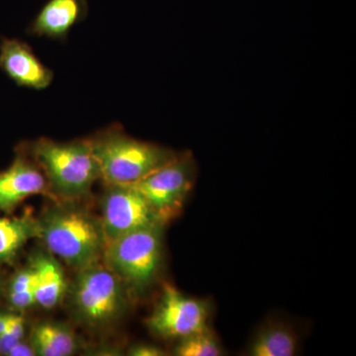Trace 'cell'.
I'll return each instance as SVG.
<instances>
[{
    "label": "cell",
    "instance_id": "5b68a950",
    "mask_svg": "<svg viewBox=\"0 0 356 356\" xmlns=\"http://www.w3.org/2000/svg\"><path fill=\"white\" fill-rule=\"evenodd\" d=\"M123 281L107 266L79 269L72 287V303L81 321L92 327L104 325L118 317L125 307Z\"/></svg>",
    "mask_w": 356,
    "mask_h": 356
},
{
    "label": "cell",
    "instance_id": "7a4b0ae2",
    "mask_svg": "<svg viewBox=\"0 0 356 356\" xmlns=\"http://www.w3.org/2000/svg\"><path fill=\"white\" fill-rule=\"evenodd\" d=\"M107 184H133L172 161L177 153L168 147L130 137L112 125L89 139Z\"/></svg>",
    "mask_w": 356,
    "mask_h": 356
},
{
    "label": "cell",
    "instance_id": "30bf717a",
    "mask_svg": "<svg viewBox=\"0 0 356 356\" xmlns=\"http://www.w3.org/2000/svg\"><path fill=\"white\" fill-rule=\"evenodd\" d=\"M46 187V177L37 161L28 158L26 149L21 151L13 165L0 172V210L8 212Z\"/></svg>",
    "mask_w": 356,
    "mask_h": 356
},
{
    "label": "cell",
    "instance_id": "3957f363",
    "mask_svg": "<svg viewBox=\"0 0 356 356\" xmlns=\"http://www.w3.org/2000/svg\"><path fill=\"white\" fill-rule=\"evenodd\" d=\"M47 184L58 195L67 199L81 197L102 178L89 139L58 143L42 138L29 147Z\"/></svg>",
    "mask_w": 356,
    "mask_h": 356
},
{
    "label": "cell",
    "instance_id": "277c9868",
    "mask_svg": "<svg viewBox=\"0 0 356 356\" xmlns=\"http://www.w3.org/2000/svg\"><path fill=\"white\" fill-rule=\"evenodd\" d=\"M163 227L156 224L136 229L105 247L106 266L135 293L146 291L158 277L163 262Z\"/></svg>",
    "mask_w": 356,
    "mask_h": 356
},
{
    "label": "cell",
    "instance_id": "6da1fadb",
    "mask_svg": "<svg viewBox=\"0 0 356 356\" xmlns=\"http://www.w3.org/2000/svg\"><path fill=\"white\" fill-rule=\"evenodd\" d=\"M38 222L39 236L49 250L79 270L97 264L104 254L102 220L79 206H55Z\"/></svg>",
    "mask_w": 356,
    "mask_h": 356
},
{
    "label": "cell",
    "instance_id": "7c38bea8",
    "mask_svg": "<svg viewBox=\"0 0 356 356\" xmlns=\"http://www.w3.org/2000/svg\"><path fill=\"white\" fill-rule=\"evenodd\" d=\"M30 267L34 276L36 304L44 309L57 306L67 287L62 267L55 259L43 252L35 255Z\"/></svg>",
    "mask_w": 356,
    "mask_h": 356
},
{
    "label": "cell",
    "instance_id": "d6986e66",
    "mask_svg": "<svg viewBox=\"0 0 356 356\" xmlns=\"http://www.w3.org/2000/svg\"><path fill=\"white\" fill-rule=\"evenodd\" d=\"M129 355L133 356H161L165 355L163 350L151 344H136L130 350Z\"/></svg>",
    "mask_w": 356,
    "mask_h": 356
},
{
    "label": "cell",
    "instance_id": "4fadbf2b",
    "mask_svg": "<svg viewBox=\"0 0 356 356\" xmlns=\"http://www.w3.org/2000/svg\"><path fill=\"white\" fill-rule=\"evenodd\" d=\"M298 341L294 331L283 323H269L252 339L248 355L250 356H293Z\"/></svg>",
    "mask_w": 356,
    "mask_h": 356
},
{
    "label": "cell",
    "instance_id": "2e32d148",
    "mask_svg": "<svg viewBox=\"0 0 356 356\" xmlns=\"http://www.w3.org/2000/svg\"><path fill=\"white\" fill-rule=\"evenodd\" d=\"M175 350L177 356H221L224 355L221 343L210 327L179 339Z\"/></svg>",
    "mask_w": 356,
    "mask_h": 356
},
{
    "label": "cell",
    "instance_id": "8fae6325",
    "mask_svg": "<svg viewBox=\"0 0 356 356\" xmlns=\"http://www.w3.org/2000/svg\"><path fill=\"white\" fill-rule=\"evenodd\" d=\"M88 0H48L28 27V34L64 42L74 26L86 19Z\"/></svg>",
    "mask_w": 356,
    "mask_h": 356
},
{
    "label": "cell",
    "instance_id": "44dd1931",
    "mask_svg": "<svg viewBox=\"0 0 356 356\" xmlns=\"http://www.w3.org/2000/svg\"><path fill=\"white\" fill-rule=\"evenodd\" d=\"M17 341H19L8 331H6L3 334H0V353L8 355L9 350L13 348L14 344L17 343Z\"/></svg>",
    "mask_w": 356,
    "mask_h": 356
},
{
    "label": "cell",
    "instance_id": "5bb4252c",
    "mask_svg": "<svg viewBox=\"0 0 356 356\" xmlns=\"http://www.w3.org/2000/svg\"><path fill=\"white\" fill-rule=\"evenodd\" d=\"M31 346L40 356H69L77 348L74 334L64 325L53 323H43L33 329Z\"/></svg>",
    "mask_w": 356,
    "mask_h": 356
},
{
    "label": "cell",
    "instance_id": "e0dca14e",
    "mask_svg": "<svg viewBox=\"0 0 356 356\" xmlns=\"http://www.w3.org/2000/svg\"><path fill=\"white\" fill-rule=\"evenodd\" d=\"M9 300L14 308L18 310H24L36 304L34 276L31 267L23 269L16 274L11 282Z\"/></svg>",
    "mask_w": 356,
    "mask_h": 356
},
{
    "label": "cell",
    "instance_id": "8992f818",
    "mask_svg": "<svg viewBox=\"0 0 356 356\" xmlns=\"http://www.w3.org/2000/svg\"><path fill=\"white\" fill-rule=\"evenodd\" d=\"M196 170L195 159L185 152L131 185L142 194L156 215L168 222L184 208L195 181Z\"/></svg>",
    "mask_w": 356,
    "mask_h": 356
},
{
    "label": "cell",
    "instance_id": "ba28073f",
    "mask_svg": "<svg viewBox=\"0 0 356 356\" xmlns=\"http://www.w3.org/2000/svg\"><path fill=\"white\" fill-rule=\"evenodd\" d=\"M102 198V224L107 243L156 224H166L131 184H107Z\"/></svg>",
    "mask_w": 356,
    "mask_h": 356
},
{
    "label": "cell",
    "instance_id": "ffe728a7",
    "mask_svg": "<svg viewBox=\"0 0 356 356\" xmlns=\"http://www.w3.org/2000/svg\"><path fill=\"white\" fill-rule=\"evenodd\" d=\"M8 355L11 356H33L36 355L34 350H33L31 344L24 343V341H17L10 350Z\"/></svg>",
    "mask_w": 356,
    "mask_h": 356
},
{
    "label": "cell",
    "instance_id": "52a82bcc",
    "mask_svg": "<svg viewBox=\"0 0 356 356\" xmlns=\"http://www.w3.org/2000/svg\"><path fill=\"white\" fill-rule=\"evenodd\" d=\"M210 303L193 298L165 284L163 294L147 324L156 336L168 339H181L208 329Z\"/></svg>",
    "mask_w": 356,
    "mask_h": 356
},
{
    "label": "cell",
    "instance_id": "9c48e42d",
    "mask_svg": "<svg viewBox=\"0 0 356 356\" xmlns=\"http://www.w3.org/2000/svg\"><path fill=\"white\" fill-rule=\"evenodd\" d=\"M0 70L16 86L32 90H44L54 81L53 70L37 57L30 44L18 39L1 37Z\"/></svg>",
    "mask_w": 356,
    "mask_h": 356
},
{
    "label": "cell",
    "instance_id": "9a60e30c",
    "mask_svg": "<svg viewBox=\"0 0 356 356\" xmlns=\"http://www.w3.org/2000/svg\"><path fill=\"white\" fill-rule=\"evenodd\" d=\"M35 236H39V222L31 217H0V262L13 259Z\"/></svg>",
    "mask_w": 356,
    "mask_h": 356
},
{
    "label": "cell",
    "instance_id": "ac0fdd59",
    "mask_svg": "<svg viewBox=\"0 0 356 356\" xmlns=\"http://www.w3.org/2000/svg\"><path fill=\"white\" fill-rule=\"evenodd\" d=\"M6 331L11 332L18 341L23 339V337H24V320L23 318L17 315H8Z\"/></svg>",
    "mask_w": 356,
    "mask_h": 356
},
{
    "label": "cell",
    "instance_id": "7402d4cb",
    "mask_svg": "<svg viewBox=\"0 0 356 356\" xmlns=\"http://www.w3.org/2000/svg\"><path fill=\"white\" fill-rule=\"evenodd\" d=\"M7 323H8V315H0V334L6 331Z\"/></svg>",
    "mask_w": 356,
    "mask_h": 356
}]
</instances>
